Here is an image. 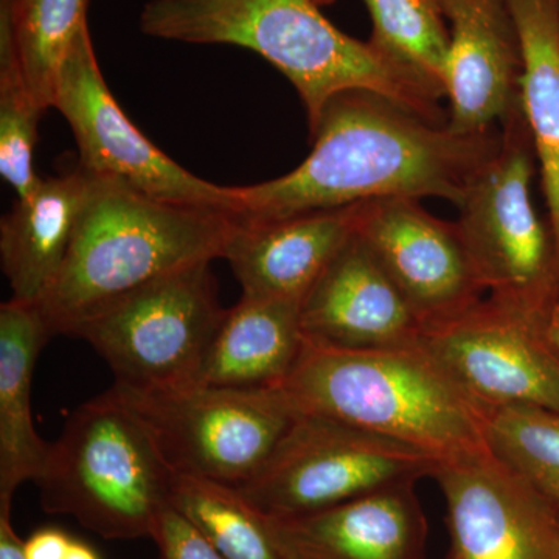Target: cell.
<instances>
[{"instance_id":"22","label":"cell","mask_w":559,"mask_h":559,"mask_svg":"<svg viewBox=\"0 0 559 559\" xmlns=\"http://www.w3.org/2000/svg\"><path fill=\"white\" fill-rule=\"evenodd\" d=\"M373 24L369 44L395 66L447 98L450 28L433 0H362Z\"/></svg>"},{"instance_id":"24","label":"cell","mask_w":559,"mask_h":559,"mask_svg":"<svg viewBox=\"0 0 559 559\" xmlns=\"http://www.w3.org/2000/svg\"><path fill=\"white\" fill-rule=\"evenodd\" d=\"M87 5L90 0H14L22 76L44 110L53 108L62 62L87 27Z\"/></svg>"},{"instance_id":"6","label":"cell","mask_w":559,"mask_h":559,"mask_svg":"<svg viewBox=\"0 0 559 559\" xmlns=\"http://www.w3.org/2000/svg\"><path fill=\"white\" fill-rule=\"evenodd\" d=\"M499 128V150L471 182L455 223L489 299L547 319L557 270L549 224L533 202L538 160L522 100Z\"/></svg>"},{"instance_id":"29","label":"cell","mask_w":559,"mask_h":559,"mask_svg":"<svg viewBox=\"0 0 559 559\" xmlns=\"http://www.w3.org/2000/svg\"><path fill=\"white\" fill-rule=\"evenodd\" d=\"M0 559H27L25 540L17 536L11 524V507L0 509Z\"/></svg>"},{"instance_id":"28","label":"cell","mask_w":559,"mask_h":559,"mask_svg":"<svg viewBox=\"0 0 559 559\" xmlns=\"http://www.w3.org/2000/svg\"><path fill=\"white\" fill-rule=\"evenodd\" d=\"M72 536L60 528H40L25 540L27 559H66Z\"/></svg>"},{"instance_id":"32","label":"cell","mask_w":559,"mask_h":559,"mask_svg":"<svg viewBox=\"0 0 559 559\" xmlns=\"http://www.w3.org/2000/svg\"><path fill=\"white\" fill-rule=\"evenodd\" d=\"M316 3H318L319 7H329L331 3L336 2V0H314Z\"/></svg>"},{"instance_id":"26","label":"cell","mask_w":559,"mask_h":559,"mask_svg":"<svg viewBox=\"0 0 559 559\" xmlns=\"http://www.w3.org/2000/svg\"><path fill=\"white\" fill-rule=\"evenodd\" d=\"M44 112L24 80L0 81V175L16 191L17 200L31 197L43 179L33 162Z\"/></svg>"},{"instance_id":"13","label":"cell","mask_w":559,"mask_h":559,"mask_svg":"<svg viewBox=\"0 0 559 559\" xmlns=\"http://www.w3.org/2000/svg\"><path fill=\"white\" fill-rule=\"evenodd\" d=\"M358 234L421 329L457 316L487 296L457 223L430 215L419 200L364 201Z\"/></svg>"},{"instance_id":"21","label":"cell","mask_w":559,"mask_h":559,"mask_svg":"<svg viewBox=\"0 0 559 559\" xmlns=\"http://www.w3.org/2000/svg\"><path fill=\"white\" fill-rule=\"evenodd\" d=\"M522 47L527 117L554 241L559 300V0H509Z\"/></svg>"},{"instance_id":"4","label":"cell","mask_w":559,"mask_h":559,"mask_svg":"<svg viewBox=\"0 0 559 559\" xmlns=\"http://www.w3.org/2000/svg\"><path fill=\"white\" fill-rule=\"evenodd\" d=\"M240 221L229 212L153 200L97 178L68 257L39 301L51 336L153 280L224 259Z\"/></svg>"},{"instance_id":"7","label":"cell","mask_w":559,"mask_h":559,"mask_svg":"<svg viewBox=\"0 0 559 559\" xmlns=\"http://www.w3.org/2000/svg\"><path fill=\"white\" fill-rule=\"evenodd\" d=\"M224 314L204 261L120 297L84 320L72 336L90 342L119 388L175 392L200 385Z\"/></svg>"},{"instance_id":"27","label":"cell","mask_w":559,"mask_h":559,"mask_svg":"<svg viewBox=\"0 0 559 559\" xmlns=\"http://www.w3.org/2000/svg\"><path fill=\"white\" fill-rule=\"evenodd\" d=\"M151 539L156 543L160 559H226L171 503L162 511Z\"/></svg>"},{"instance_id":"15","label":"cell","mask_w":559,"mask_h":559,"mask_svg":"<svg viewBox=\"0 0 559 559\" xmlns=\"http://www.w3.org/2000/svg\"><path fill=\"white\" fill-rule=\"evenodd\" d=\"M307 340L345 348L412 344L421 325L358 231L300 304Z\"/></svg>"},{"instance_id":"25","label":"cell","mask_w":559,"mask_h":559,"mask_svg":"<svg viewBox=\"0 0 559 559\" xmlns=\"http://www.w3.org/2000/svg\"><path fill=\"white\" fill-rule=\"evenodd\" d=\"M487 443L559 509V409L530 404L489 409Z\"/></svg>"},{"instance_id":"3","label":"cell","mask_w":559,"mask_h":559,"mask_svg":"<svg viewBox=\"0 0 559 559\" xmlns=\"http://www.w3.org/2000/svg\"><path fill=\"white\" fill-rule=\"evenodd\" d=\"M275 388L297 414L337 419L426 452L437 462L488 448V409L471 399L421 340L345 348L307 340Z\"/></svg>"},{"instance_id":"12","label":"cell","mask_w":559,"mask_h":559,"mask_svg":"<svg viewBox=\"0 0 559 559\" xmlns=\"http://www.w3.org/2000/svg\"><path fill=\"white\" fill-rule=\"evenodd\" d=\"M448 559H559V509L489 448L440 462Z\"/></svg>"},{"instance_id":"9","label":"cell","mask_w":559,"mask_h":559,"mask_svg":"<svg viewBox=\"0 0 559 559\" xmlns=\"http://www.w3.org/2000/svg\"><path fill=\"white\" fill-rule=\"evenodd\" d=\"M437 465L401 441L337 419L297 414L263 468L238 489L264 516H300L432 477Z\"/></svg>"},{"instance_id":"16","label":"cell","mask_w":559,"mask_h":559,"mask_svg":"<svg viewBox=\"0 0 559 559\" xmlns=\"http://www.w3.org/2000/svg\"><path fill=\"white\" fill-rule=\"evenodd\" d=\"M415 485H390L300 516H263L285 559H425L428 522Z\"/></svg>"},{"instance_id":"10","label":"cell","mask_w":559,"mask_h":559,"mask_svg":"<svg viewBox=\"0 0 559 559\" xmlns=\"http://www.w3.org/2000/svg\"><path fill=\"white\" fill-rule=\"evenodd\" d=\"M53 108L75 135L80 167L153 200L238 215L235 187L216 186L180 167L134 127L110 94L83 28L62 62Z\"/></svg>"},{"instance_id":"11","label":"cell","mask_w":559,"mask_h":559,"mask_svg":"<svg viewBox=\"0 0 559 559\" xmlns=\"http://www.w3.org/2000/svg\"><path fill=\"white\" fill-rule=\"evenodd\" d=\"M546 320L489 299L423 326V345L485 409L530 404L559 409V356Z\"/></svg>"},{"instance_id":"17","label":"cell","mask_w":559,"mask_h":559,"mask_svg":"<svg viewBox=\"0 0 559 559\" xmlns=\"http://www.w3.org/2000/svg\"><path fill=\"white\" fill-rule=\"evenodd\" d=\"M362 204L238 224L224 260L240 282L242 296L301 301L358 231Z\"/></svg>"},{"instance_id":"18","label":"cell","mask_w":559,"mask_h":559,"mask_svg":"<svg viewBox=\"0 0 559 559\" xmlns=\"http://www.w3.org/2000/svg\"><path fill=\"white\" fill-rule=\"evenodd\" d=\"M94 186L95 176L79 165L57 178L40 179L31 197L17 200L3 216L0 259L13 299L39 305L49 293Z\"/></svg>"},{"instance_id":"2","label":"cell","mask_w":559,"mask_h":559,"mask_svg":"<svg viewBox=\"0 0 559 559\" xmlns=\"http://www.w3.org/2000/svg\"><path fill=\"white\" fill-rule=\"evenodd\" d=\"M314 0H150L140 31L190 44H229L255 51L290 81L314 128L326 103L345 91H370L448 124L441 97L326 20Z\"/></svg>"},{"instance_id":"8","label":"cell","mask_w":559,"mask_h":559,"mask_svg":"<svg viewBox=\"0 0 559 559\" xmlns=\"http://www.w3.org/2000/svg\"><path fill=\"white\" fill-rule=\"evenodd\" d=\"M110 389L142 419L176 474L235 488L263 468L297 417L277 388Z\"/></svg>"},{"instance_id":"5","label":"cell","mask_w":559,"mask_h":559,"mask_svg":"<svg viewBox=\"0 0 559 559\" xmlns=\"http://www.w3.org/2000/svg\"><path fill=\"white\" fill-rule=\"evenodd\" d=\"M176 473L112 389L70 415L36 480L40 506L105 539L151 538Z\"/></svg>"},{"instance_id":"1","label":"cell","mask_w":559,"mask_h":559,"mask_svg":"<svg viewBox=\"0 0 559 559\" xmlns=\"http://www.w3.org/2000/svg\"><path fill=\"white\" fill-rule=\"evenodd\" d=\"M296 170L235 187L237 219L270 223L384 198H440L454 205L500 145V128L463 135L370 91L334 95L310 130Z\"/></svg>"},{"instance_id":"31","label":"cell","mask_w":559,"mask_h":559,"mask_svg":"<svg viewBox=\"0 0 559 559\" xmlns=\"http://www.w3.org/2000/svg\"><path fill=\"white\" fill-rule=\"evenodd\" d=\"M66 559H102L98 557L97 551L92 549L90 544L83 543V540L73 539L70 544L68 557Z\"/></svg>"},{"instance_id":"14","label":"cell","mask_w":559,"mask_h":559,"mask_svg":"<svg viewBox=\"0 0 559 559\" xmlns=\"http://www.w3.org/2000/svg\"><path fill=\"white\" fill-rule=\"evenodd\" d=\"M450 28L451 131L496 130L522 100V47L509 0H433Z\"/></svg>"},{"instance_id":"23","label":"cell","mask_w":559,"mask_h":559,"mask_svg":"<svg viewBox=\"0 0 559 559\" xmlns=\"http://www.w3.org/2000/svg\"><path fill=\"white\" fill-rule=\"evenodd\" d=\"M170 503L226 559H285L263 514L238 488L176 474Z\"/></svg>"},{"instance_id":"19","label":"cell","mask_w":559,"mask_h":559,"mask_svg":"<svg viewBox=\"0 0 559 559\" xmlns=\"http://www.w3.org/2000/svg\"><path fill=\"white\" fill-rule=\"evenodd\" d=\"M51 337L38 304L11 297L0 307V509L14 492L43 474L50 443L40 439L32 415L36 360Z\"/></svg>"},{"instance_id":"20","label":"cell","mask_w":559,"mask_h":559,"mask_svg":"<svg viewBox=\"0 0 559 559\" xmlns=\"http://www.w3.org/2000/svg\"><path fill=\"white\" fill-rule=\"evenodd\" d=\"M300 304L241 294L213 337L200 384L241 390L278 385L304 347Z\"/></svg>"},{"instance_id":"30","label":"cell","mask_w":559,"mask_h":559,"mask_svg":"<svg viewBox=\"0 0 559 559\" xmlns=\"http://www.w3.org/2000/svg\"><path fill=\"white\" fill-rule=\"evenodd\" d=\"M546 334L551 348L559 356V300L550 308L546 320Z\"/></svg>"}]
</instances>
